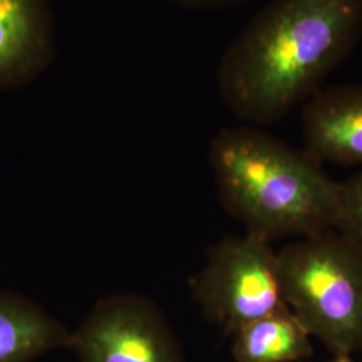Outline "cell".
Listing matches in <instances>:
<instances>
[{
  "label": "cell",
  "instance_id": "7",
  "mask_svg": "<svg viewBox=\"0 0 362 362\" xmlns=\"http://www.w3.org/2000/svg\"><path fill=\"white\" fill-rule=\"evenodd\" d=\"M305 151L320 163L362 165V85L322 88L302 110Z\"/></svg>",
  "mask_w": 362,
  "mask_h": 362
},
{
  "label": "cell",
  "instance_id": "1",
  "mask_svg": "<svg viewBox=\"0 0 362 362\" xmlns=\"http://www.w3.org/2000/svg\"><path fill=\"white\" fill-rule=\"evenodd\" d=\"M362 35V0H272L220 58V95L239 119L279 121L324 88Z\"/></svg>",
  "mask_w": 362,
  "mask_h": 362
},
{
  "label": "cell",
  "instance_id": "5",
  "mask_svg": "<svg viewBox=\"0 0 362 362\" xmlns=\"http://www.w3.org/2000/svg\"><path fill=\"white\" fill-rule=\"evenodd\" d=\"M69 349L81 362H184L163 310L129 293L100 299L70 333Z\"/></svg>",
  "mask_w": 362,
  "mask_h": 362
},
{
  "label": "cell",
  "instance_id": "2",
  "mask_svg": "<svg viewBox=\"0 0 362 362\" xmlns=\"http://www.w3.org/2000/svg\"><path fill=\"white\" fill-rule=\"evenodd\" d=\"M208 160L220 200L267 242L334 231L339 182L317 158L255 127L220 129Z\"/></svg>",
  "mask_w": 362,
  "mask_h": 362
},
{
  "label": "cell",
  "instance_id": "12",
  "mask_svg": "<svg viewBox=\"0 0 362 362\" xmlns=\"http://www.w3.org/2000/svg\"><path fill=\"white\" fill-rule=\"evenodd\" d=\"M329 362H356L350 356H334L333 360Z\"/></svg>",
  "mask_w": 362,
  "mask_h": 362
},
{
  "label": "cell",
  "instance_id": "8",
  "mask_svg": "<svg viewBox=\"0 0 362 362\" xmlns=\"http://www.w3.org/2000/svg\"><path fill=\"white\" fill-rule=\"evenodd\" d=\"M70 333L35 302L0 290V362H31L69 349Z\"/></svg>",
  "mask_w": 362,
  "mask_h": 362
},
{
  "label": "cell",
  "instance_id": "4",
  "mask_svg": "<svg viewBox=\"0 0 362 362\" xmlns=\"http://www.w3.org/2000/svg\"><path fill=\"white\" fill-rule=\"evenodd\" d=\"M191 287L204 315L231 336L262 317L288 309L278 251L250 233L228 236L211 247Z\"/></svg>",
  "mask_w": 362,
  "mask_h": 362
},
{
  "label": "cell",
  "instance_id": "10",
  "mask_svg": "<svg viewBox=\"0 0 362 362\" xmlns=\"http://www.w3.org/2000/svg\"><path fill=\"white\" fill-rule=\"evenodd\" d=\"M334 231L362 246V170L339 182Z\"/></svg>",
  "mask_w": 362,
  "mask_h": 362
},
{
  "label": "cell",
  "instance_id": "11",
  "mask_svg": "<svg viewBox=\"0 0 362 362\" xmlns=\"http://www.w3.org/2000/svg\"><path fill=\"white\" fill-rule=\"evenodd\" d=\"M173 6H177L185 10L194 11H216V10H227L236 6L245 4L250 0H165Z\"/></svg>",
  "mask_w": 362,
  "mask_h": 362
},
{
  "label": "cell",
  "instance_id": "9",
  "mask_svg": "<svg viewBox=\"0 0 362 362\" xmlns=\"http://www.w3.org/2000/svg\"><path fill=\"white\" fill-rule=\"evenodd\" d=\"M235 362H297L313 356L310 334L290 311H276L233 334Z\"/></svg>",
  "mask_w": 362,
  "mask_h": 362
},
{
  "label": "cell",
  "instance_id": "6",
  "mask_svg": "<svg viewBox=\"0 0 362 362\" xmlns=\"http://www.w3.org/2000/svg\"><path fill=\"white\" fill-rule=\"evenodd\" d=\"M55 55L50 0H0V90L31 83Z\"/></svg>",
  "mask_w": 362,
  "mask_h": 362
},
{
  "label": "cell",
  "instance_id": "3",
  "mask_svg": "<svg viewBox=\"0 0 362 362\" xmlns=\"http://www.w3.org/2000/svg\"><path fill=\"white\" fill-rule=\"evenodd\" d=\"M286 305L334 356L362 353V246L337 231L278 251Z\"/></svg>",
  "mask_w": 362,
  "mask_h": 362
}]
</instances>
